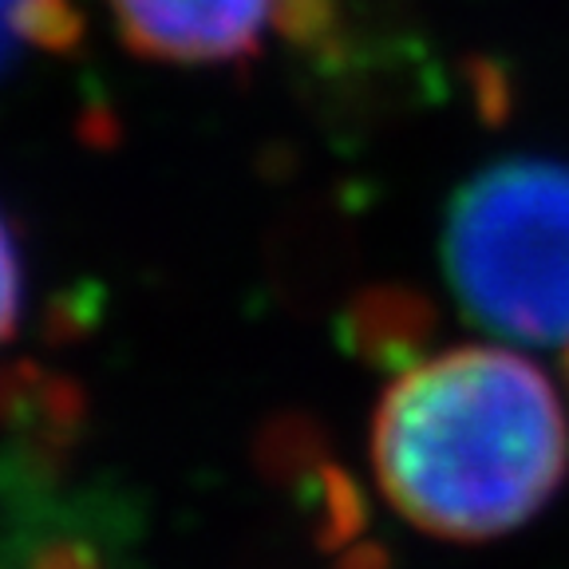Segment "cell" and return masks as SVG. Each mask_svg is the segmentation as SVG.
<instances>
[{
	"instance_id": "obj_5",
	"label": "cell",
	"mask_w": 569,
	"mask_h": 569,
	"mask_svg": "<svg viewBox=\"0 0 569 569\" xmlns=\"http://www.w3.org/2000/svg\"><path fill=\"white\" fill-rule=\"evenodd\" d=\"M24 312V258L12 222L0 210V345L17 332Z\"/></svg>"
},
{
	"instance_id": "obj_4",
	"label": "cell",
	"mask_w": 569,
	"mask_h": 569,
	"mask_svg": "<svg viewBox=\"0 0 569 569\" xmlns=\"http://www.w3.org/2000/svg\"><path fill=\"white\" fill-rule=\"evenodd\" d=\"M83 17L76 0H0V71L24 52H63L80 40Z\"/></svg>"
},
{
	"instance_id": "obj_2",
	"label": "cell",
	"mask_w": 569,
	"mask_h": 569,
	"mask_svg": "<svg viewBox=\"0 0 569 569\" xmlns=\"http://www.w3.org/2000/svg\"><path fill=\"white\" fill-rule=\"evenodd\" d=\"M443 269L479 325L522 345H569V162L502 159L447 206Z\"/></svg>"
},
{
	"instance_id": "obj_1",
	"label": "cell",
	"mask_w": 569,
	"mask_h": 569,
	"mask_svg": "<svg viewBox=\"0 0 569 569\" xmlns=\"http://www.w3.org/2000/svg\"><path fill=\"white\" fill-rule=\"evenodd\" d=\"M372 471L391 510L447 542L526 526L569 475V423L542 368L507 348H451L383 391Z\"/></svg>"
},
{
	"instance_id": "obj_6",
	"label": "cell",
	"mask_w": 569,
	"mask_h": 569,
	"mask_svg": "<svg viewBox=\"0 0 569 569\" xmlns=\"http://www.w3.org/2000/svg\"><path fill=\"white\" fill-rule=\"evenodd\" d=\"M566 376H569V356H566Z\"/></svg>"
},
{
	"instance_id": "obj_3",
	"label": "cell",
	"mask_w": 569,
	"mask_h": 569,
	"mask_svg": "<svg viewBox=\"0 0 569 569\" xmlns=\"http://www.w3.org/2000/svg\"><path fill=\"white\" fill-rule=\"evenodd\" d=\"M107 9L142 60L210 68L258 52L281 0H107Z\"/></svg>"
}]
</instances>
